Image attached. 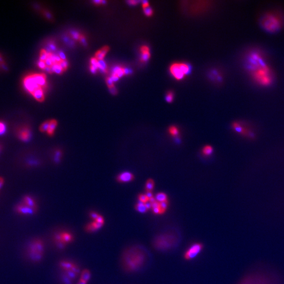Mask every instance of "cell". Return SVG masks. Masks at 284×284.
<instances>
[{
    "instance_id": "6da1fadb",
    "label": "cell",
    "mask_w": 284,
    "mask_h": 284,
    "mask_svg": "<svg viewBox=\"0 0 284 284\" xmlns=\"http://www.w3.org/2000/svg\"><path fill=\"white\" fill-rule=\"evenodd\" d=\"M152 255L145 247L134 245L125 249L121 257V265L124 271L134 273L146 268L152 261Z\"/></svg>"
},
{
    "instance_id": "7a4b0ae2",
    "label": "cell",
    "mask_w": 284,
    "mask_h": 284,
    "mask_svg": "<svg viewBox=\"0 0 284 284\" xmlns=\"http://www.w3.org/2000/svg\"><path fill=\"white\" fill-rule=\"evenodd\" d=\"M182 241L180 231L168 229L160 232L154 237L152 245L155 249L160 252H166L177 248Z\"/></svg>"
},
{
    "instance_id": "3957f363",
    "label": "cell",
    "mask_w": 284,
    "mask_h": 284,
    "mask_svg": "<svg viewBox=\"0 0 284 284\" xmlns=\"http://www.w3.org/2000/svg\"><path fill=\"white\" fill-rule=\"evenodd\" d=\"M46 84V76L44 74H31L23 79L24 87L32 95L38 89H43Z\"/></svg>"
},
{
    "instance_id": "277c9868",
    "label": "cell",
    "mask_w": 284,
    "mask_h": 284,
    "mask_svg": "<svg viewBox=\"0 0 284 284\" xmlns=\"http://www.w3.org/2000/svg\"><path fill=\"white\" fill-rule=\"evenodd\" d=\"M27 252L28 258L32 261H41L45 252V244L41 239H34L28 244Z\"/></svg>"
},
{
    "instance_id": "5b68a950",
    "label": "cell",
    "mask_w": 284,
    "mask_h": 284,
    "mask_svg": "<svg viewBox=\"0 0 284 284\" xmlns=\"http://www.w3.org/2000/svg\"><path fill=\"white\" fill-rule=\"evenodd\" d=\"M261 23L263 28L271 32L276 31L282 26V21L280 18L273 14L265 15L262 18Z\"/></svg>"
},
{
    "instance_id": "8992f818",
    "label": "cell",
    "mask_w": 284,
    "mask_h": 284,
    "mask_svg": "<svg viewBox=\"0 0 284 284\" xmlns=\"http://www.w3.org/2000/svg\"><path fill=\"white\" fill-rule=\"evenodd\" d=\"M74 236L70 231H63L55 234L53 239L58 249H63L67 244L74 241Z\"/></svg>"
},
{
    "instance_id": "52a82bcc",
    "label": "cell",
    "mask_w": 284,
    "mask_h": 284,
    "mask_svg": "<svg viewBox=\"0 0 284 284\" xmlns=\"http://www.w3.org/2000/svg\"><path fill=\"white\" fill-rule=\"evenodd\" d=\"M232 127L235 132L249 139L254 140L256 137L255 131L249 125L239 122H234L232 124Z\"/></svg>"
},
{
    "instance_id": "ba28073f",
    "label": "cell",
    "mask_w": 284,
    "mask_h": 284,
    "mask_svg": "<svg viewBox=\"0 0 284 284\" xmlns=\"http://www.w3.org/2000/svg\"><path fill=\"white\" fill-rule=\"evenodd\" d=\"M190 71V66L187 64L175 63L173 64L170 67V73L178 80L183 79Z\"/></svg>"
},
{
    "instance_id": "9c48e42d",
    "label": "cell",
    "mask_w": 284,
    "mask_h": 284,
    "mask_svg": "<svg viewBox=\"0 0 284 284\" xmlns=\"http://www.w3.org/2000/svg\"><path fill=\"white\" fill-rule=\"evenodd\" d=\"M203 248L204 245L201 243L195 242L192 244L184 252L183 255L184 258L186 261H190L195 258L202 252Z\"/></svg>"
},
{
    "instance_id": "30bf717a",
    "label": "cell",
    "mask_w": 284,
    "mask_h": 284,
    "mask_svg": "<svg viewBox=\"0 0 284 284\" xmlns=\"http://www.w3.org/2000/svg\"><path fill=\"white\" fill-rule=\"evenodd\" d=\"M16 135L19 140L23 142H28L32 136V132L28 126H23L16 131Z\"/></svg>"
},
{
    "instance_id": "8fae6325",
    "label": "cell",
    "mask_w": 284,
    "mask_h": 284,
    "mask_svg": "<svg viewBox=\"0 0 284 284\" xmlns=\"http://www.w3.org/2000/svg\"><path fill=\"white\" fill-rule=\"evenodd\" d=\"M15 211L18 214L24 215H31L36 212V210L33 208H31L24 204L22 203L18 204L15 207Z\"/></svg>"
},
{
    "instance_id": "7c38bea8",
    "label": "cell",
    "mask_w": 284,
    "mask_h": 284,
    "mask_svg": "<svg viewBox=\"0 0 284 284\" xmlns=\"http://www.w3.org/2000/svg\"><path fill=\"white\" fill-rule=\"evenodd\" d=\"M59 266L64 272L71 270H80L77 265L74 264L73 261H62L59 263Z\"/></svg>"
},
{
    "instance_id": "4fadbf2b",
    "label": "cell",
    "mask_w": 284,
    "mask_h": 284,
    "mask_svg": "<svg viewBox=\"0 0 284 284\" xmlns=\"http://www.w3.org/2000/svg\"><path fill=\"white\" fill-rule=\"evenodd\" d=\"M134 176L129 172H124L120 173L117 176L116 180L119 183H128L134 180Z\"/></svg>"
},
{
    "instance_id": "5bb4252c",
    "label": "cell",
    "mask_w": 284,
    "mask_h": 284,
    "mask_svg": "<svg viewBox=\"0 0 284 284\" xmlns=\"http://www.w3.org/2000/svg\"><path fill=\"white\" fill-rule=\"evenodd\" d=\"M104 224H100L96 221H94L93 222L89 223L86 225L85 226V231L87 232H94L99 230L100 228H101Z\"/></svg>"
},
{
    "instance_id": "9a60e30c",
    "label": "cell",
    "mask_w": 284,
    "mask_h": 284,
    "mask_svg": "<svg viewBox=\"0 0 284 284\" xmlns=\"http://www.w3.org/2000/svg\"><path fill=\"white\" fill-rule=\"evenodd\" d=\"M23 203L31 208L37 211V205L36 201L30 196H24L23 199Z\"/></svg>"
},
{
    "instance_id": "2e32d148",
    "label": "cell",
    "mask_w": 284,
    "mask_h": 284,
    "mask_svg": "<svg viewBox=\"0 0 284 284\" xmlns=\"http://www.w3.org/2000/svg\"><path fill=\"white\" fill-rule=\"evenodd\" d=\"M58 126V121L55 119H51L50 120V125L48 127V131L46 132L47 134L50 136H52L54 134V132L55 131L56 127Z\"/></svg>"
},
{
    "instance_id": "e0dca14e",
    "label": "cell",
    "mask_w": 284,
    "mask_h": 284,
    "mask_svg": "<svg viewBox=\"0 0 284 284\" xmlns=\"http://www.w3.org/2000/svg\"><path fill=\"white\" fill-rule=\"evenodd\" d=\"M141 61L143 62L147 61L150 58V49L146 46H143L141 48Z\"/></svg>"
},
{
    "instance_id": "ac0fdd59",
    "label": "cell",
    "mask_w": 284,
    "mask_h": 284,
    "mask_svg": "<svg viewBox=\"0 0 284 284\" xmlns=\"http://www.w3.org/2000/svg\"><path fill=\"white\" fill-rule=\"evenodd\" d=\"M109 50V48L108 46H104L100 50L97 52L95 54V58L97 60H102Z\"/></svg>"
},
{
    "instance_id": "d6986e66",
    "label": "cell",
    "mask_w": 284,
    "mask_h": 284,
    "mask_svg": "<svg viewBox=\"0 0 284 284\" xmlns=\"http://www.w3.org/2000/svg\"><path fill=\"white\" fill-rule=\"evenodd\" d=\"M32 95L38 101L42 102L44 99V95L42 89H38Z\"/></svg>"
},
{
    "instance_id": "ffe728a7",
    "label": "cell",
    "mask_w": 284,
    "mask_h": 284,
    "mask_svg": "<svg viewBox=\"0 0 284 284\" xmlns=\"http://www.w3.org/2000/svg\"><path fill=\"white\" fill-rule=\"evenodd\" d=\"M135 208L136 211L141 213H146L148 210L144 203H142L141 202H138L136 204V205L135 206Z\"/></svg>"
},
{
    "instance_id": "44dd1931",
    "label": "cell",
    "mask_w": 284,
    "mask_h": 284,
    "mask_svg": "<svg viewBox=\"0 0 284 284\" xmlns=\"http://www.w3.org/2000/svg\"><path fill=\"white\" fill-rule=\"evenodd\" d=\"M91 274L90 271H89L88 269H84L82 272L80 279L87 283L91 278Z\"/></svg>"
},
{
    "instance_id": "7402d4cb",
    "label": "cell",
    "mask_w": 284,
    "mask_h": 284,
    "mask_svg": "<svg viewBox=\"0 0 284 284\" xmlns=\"http://www.w3.org/2000/svg\"><path fill=\"white\" fill-rule=\"evenodd\" d=\"M155 199H156V200L159 203H161V202H165V201H167L168 200V197H167V195L165 194V193H157L156 195V197H155Z\"/></svg>"
},
{
    "instance_id": "603a6c76",
    "label": "cell",
    "mask_w": 284,
    "mask_h": 284,
    "mask_svg": "<svg viewBox=\"0 0 284 284\" xmlns=\"http://www.w3.org/2000/svg\"><path fill=\"white\" fill-rule=\"evenodd\" d=\"M213 147L210 145H208L205 146L202 149V153H203V155H205V156L211 155L213 153Z\"/></svg>"
},
{
    "instance_id": "cb8c5ba5",
    "label": "cell",
    "mask_w": 284,
    "mask_h": 284,
    "mask_svg": "<svg viewBox=\"0 0 284 284\" xmlns=\"http://www.w3.org/2000/svg\"><path fill=\"white\" fill-rule=\"evenodd\" d=\"M154 187V182L152 179H148L147 180L146 185H145V189L147 192H151L153 190Z\"/></svg>"
},
{
    "instance_id": "d4e9b609",
    "label": "cell",
    "mask_w": 284,
    "mask_h": 284,
    "mask_svg": "<svg viewBox=\"0 0 284 284\" xmlns=\"http://www.w3.org/2000/svg\"><path fill=\"white\" fill-rule=\"evenodd\" d=\"M49 125H50V121H46L45 122H43L39 127L40 131L42 133H45V132L46 133L48 131Z\"/></svg>"
},
{
    "instance_id": "484cf974",
    "label": "cell",
    "mask_w": 284,
    "mask_h": 284,
    "mask_svg": "<svg viewBox=\"0 0 284 284\" xmlns=\"http://www.w3.org/2000/svg\"><path fill=\"white\" fill-rule=\"evenodd\" d=\"M62 156V152L61 150H56L55 152L54 153V161L56 163H58L60 162V160H61Z\"/></svg>"
},
{
    "instance_id": "4316f807",
    "label": "cell",
    "mask_w": 284,
    "mask_h": 284,
    "mask_svg": "<svg viewBox=\"0 0 284 284\" xmlns=\"http://www.w3.org/2000/svg\"><path fill=\"white\" fill-rule=\"evenodd\" d=\"M125 69L124 68H122V67H116L114 71V73L113 74L114 75H116V76H118L119 77H122L123 75H124V74H125Z\"/></svg>"
},
{
    "instance_id": "83f0119b",
    "label": "cell",
    "mask_w": 284,
    "mask_h": 284,
    "mask_svg": "<svg viewBox=\"0 0 284 284\" xmlns=\"http://www.w3.org/2000/svg\"><path fill=\"white\" fill-rule=\"evenodd\" d=\"M168 132L173 136H176L179 134V131L177 127L175 126H171L168 129Z\"/></svg>"
},
{
    "instance_id": "f1b7e54d",
    "label": "cell",
    "mask_w": 284,
    "mask_h": 284,
    "mask_svg": "<svg viewBox=\"0 0 284 284\" xmlns=\"http://www.w3.org/2000/svg\"><path fill=\"white\" fill-rule=\"evenodd\" d=\"M51 69L52 70V71H54L58 74L62 73L63 71L58 63L53 64V65L51 67Z\"/></svg>"
},
{
    "instance_id": "f546056e",
    "label": "cell",
    "mask_w": 284,
    "mask_h": 284,
    "mask_svg": "<svg viewBox=\"0 0 284 284\" xmlns=\"http://www.w3.org/2000/svg\"><path fill=\"white\" fill-rule=\"evenodd\" d=\"M7 131V126L5 123L0 121V135L5 134Z\"/></svg>"
},
{
    "instance_id": "4dcf8cb0",
    "label": "cell",
    "mask_w": 284,
    "mask_h": 284,
    "mask_svg": "<svg viewBox=\"0 0 284 284\" xmlns=\"http://www.w3.org/2000/svg\"><path fill=\"white\" fill-rule=\"evenodd\" d=\"M168 206V200L167 201H165V202H163L160 203V210H161L162 214H163V213H165V211H166V209H167Z\"/></svg>"
},
{
    "instance_id": "1f68e13d",
    "label": "cell",
    "mask_w": 284,
    "mask_h": 284,
    "mask_svg": "<svg viewBox=\"0 0 284 284\" xmlns=\"http://www.w3.org/2000/svg\"><path fill=\"white\" fill-rule=\"evenodd\" d=\"M98 64H99V68L101 69L102 71L103 72H106L107 71V66L104 61L102 60H98Z\"/></svg>"
},
{
    "instance_id": "d6a6232c",
    "label": "cell",
    "mask_w": 284,
    "mask_h": 284,
    "mask_svg": "<svg viewBox=\"0 0 284 284\" xmlns=\"http://www.w3.org/2000/svg\"><path fill=\"white\" fill-rule=\"evenodd\" d=\"M49 55L46 52V51L45 50H42V51H41V53H40V61H45L48 58Z\"/></svg>"
},
{
    "instance_id": "836d02e7",
    "label": "cell",
    "mask_w": 284,
    "mask_h": 284,
    "mask_svg": "<svg viewBox=\"0 0 284 284\" xmlns=\"http://www.w3.org/2000/svg\"><path fill=\"white\" fill-rule=\"evenodd\" d=\"M138 198L139 202L144 203V204L149 202V199L147 198L146 195H145V194H140L138 196Z\"/></svg>"
},
{
    "instance_id": "e575fe53",
    "label": "cell",
    "mask_w": 284,
    "mask_h": 284,
    "mask_svg": "<svg viewBox=\"0 0 284 284\" xmlns=\"http://www.w3.org/2000/svg\"><path fill=\"white\" fill-rule=\"evenodd\" d=\"M58 64L63 71H65L67 69L68 64L66 60H62L60 63H58Z\"/></svg>"
},
{
    "instance_id": "d590c367",
    "label": "cell",
    "mask_w": 284,
    "mask_h": 284,
    "mask_svg": "<svg viewBox=\"0 0 284 284\" xmlns=\"http://www.w3.org/2000/svg\"><path fill=\"white\" fill-rule=\"evenodd\" d=\"M0 69H5V70L6 69V63L3 58L1 54H0Z\"/></svg>"
},
{
    "instance_id": "8d00e7d4",
    "label": "cell",
    "mask_w": 284,
    "mask_h": 284,
    "mask_svg": "<svg viewBox=\"0 0 284 284\" xmlns=\"http://www.w3.org/2000/svg\"><path fill=\"white\" fill-rule=\"evenodd\" d=\"M45 63L46 64V66H48V67H52V66L53 65V62L52 60L49 56H48V58L45 61H44Z\"/></svg>"
},
{
    "instance_id": "74e56055",
    "label": "cell",
    "mask_w": 284,
    "mask_h": 284,
    "mask_svg": "<svg viewBox=\"0 0 284 284\" xmlns=\"http://www.w3.org/2000/svg\"><path fill=\"white\" fill-rule=\"evenodd\" d=\"M99 215V214L95 212H91V213H89L90 218L92 219H93L94 221L96 220V219L98 217V216Z\"/></svg>"
},
{
    "instance_id": "f35d334b",
    "label": "cell",
    "mask_w": 284,
    "mask_h": 284,
    "mask_svg": "<svg viewBox=\"0 0 284 284\" xmlns=\"http://www.w3.org/2000/svg\"><path fill=\"white\" fill-rule=\"evenodd\" d=\"M173 97L174 96H173L172 92H169L166 95V101L169 102V103L172 102L173 101Z\"/></svg>"
},
{
    "instance_id": "ab89813d",
    "label": "cell",
    "mask_w": 284,
    "mask_h": 284,
    "mask_svg": "<svg viewBox=\"0 0 284 284\" xmlns=\"http://www.w3.org/2000/svg\"><path fill=\"white\" fill-rule=\"evenodd\" d=\"M106 81H107V86H109V88H111V87L114 86V84H113V81L111 79V77H107Z\"/></svg>"
},
{
    "instance_id": "60d3db41",
    "label": "cell",
    "mask_w": 284,
    "mask_h": 284,
    "mask_svg": "<svg viewBox=\"0 0 284 284\" xmlns=\"http://www.w3.org/2000/svg\"><path fill=\"white\" fill-rule=\"evenodd\" d=\"M144 12L145 13V14L147 15V16H151V15L152 14V10L151 8H149L148 7V8L144 9Z\"/></svg>"
},
{
    "instance_id": "b9f144b4",
    "label": "cell",
    "mask_w": 284,
    "mask_h": 284,
    "mask_svg": "<svg viewBox=\"0 0 284 284\" xmlns=\"http://www.w3.org/2000/svg\"><path fill=\"white\" fill-rule=\"evenodd\" d=\"M38 65L41 69L44 70L46 67V64L44 61H40L38 62Z\"/></svg>"
},
{
    "instance_id": "7bdbcfd3",
    "label": "cell",
    "mask_w": 284,
    "mask_h": 284,
    "mask_svg": "<svg viewBox=\"0 0 284 284\" xmlns=\"http://www.w3.org/2000/svg\"><path fill=\"white\" fill-rule=\"evenodd\" d=\"M146 196L147 197V198H148L150 200V198H152L153 197V194L151 192H147L146 194H145Z\"/></svg>"
},
{
    "instance_id": "ee69618b",
    "label": "cell",
    "mask_w": 284,
    "mask_h": 284,
    "mask_svg": "<svg viewBox=\"0 0 284 284\" xmlns=\"http://www.w3.org/2000/svg\"><path fill=\"white\" fill-rule=\"evenodd\" d=\"M109 89L110 91L112 93V94H115L116 93V89H115V86H113L112 87L109 88Z\"/></svg>"
},
{
    "instance_id": "f6af8a7d",
    "label": "cell",
    "mask_w": 284,
    "mask_h": 284,
    "mask_svg": "<svg viewBox=\"0 0 284 284\" xmlns=\"http://www.w3.org/2000/svg\"><path fill=\"white\" fill-rule=\"evenodd\" d=\"M111 79H112V80H113V81L115 82L119 80V77L118 76H116V75L113 74V75H112V77H111Z\"/></svg>"
},
{
    "instance_id": "bcb514c9",
    "label": "cell",
    "mask_w": 284,
    "mask_h": 284,
    "mask_svg": "<svg viewBox=\"0 0 284 284\" xmlns=\"http://www.w3.org/2000/svg\"><path fill=\"white\" fill-rule=\"evenodd\" d=\"M148 5H149V4L147 1H144L143 3V7L144 9H145V8H147L148 7Z\"/></svg>"
},
{
    "instance_id": "7dc6e473",
    "label": "cell",
    "mask_w": 284,
    "mask_h": 284,
    "mask_svg": "<svg viewBox=\"0 0 284 284\" xmlns=\"http://www.w3.org/2000/svg\"><path fill=\"white\" fill-rule=\"evenodd\" d=\"M4 183V180L3 178L0 177V189L2 187Z\"/></svg>"
},
{
    "instance_id": "c3c4849f",
    "label": "cell",
    "mask_w": 284,
    "mask_h": 284,
    "mask_svg": "<svg viewBox=\"0 0 284 284\" xmlns=\"http://www.w3.org/2000/svg\"><path fill=\"white\" fill-rule=\"evenodd\" d=\"M80 40L82 42H83V43H86V41H85V38H84L83 36H81L80 37Z\"/></svg>"
},
{
    "instance_id": "681fc988",
    "label": "cell",
    "mask_w": 284,
    "mask_h": 284,
    "mask_svg": "<svg viewBox=\"0 0 284 284\" xmlns=\"http://www.w3.org/2000/svg\"><path fill=\"white\" fill-rule=\"evenodd\" d=\"M60 57L61 58L62 60H65V58H65V55H64L63 53H60Z\"/></svg>"
},
{
    "instance_id": "f907efd6",
    "label": "cell",
    "mask_w": 284,
    "mask_h": 284,
    "mask_svg": "<svg viewBox=\"0 0 284 284\" xmlns=\"http://www.w3.org/2000/svg\"><path fill=\"white\" fill-rule=\"evenodd\" d=\"M77 284H87V282H84L83 280H82L81 279H80L79 282Z\"/></svg>"
},
{
    "instance_id": "816d5d0a",
    "label": "cell",
    "mask_w": 284,
    "mask_h": 284,
    "mask_svg": "<svg viewBox=\"0 0 284 284\" xmlns=\"http://www.w3.org/2000/svg\"><path fill=\"white\" fill-rule=\"evenodd\" d=\"M129 3L131 4H136V3H138V2H137V1H129Z\"/></svg>"
},
{
    "instance_id": "f5cc1de1",
    "label": "cell",
    "mask_w": 284,
    "mask_h": 284,
    "mask_svg": "<svg viewBox=\"0 0 284 284\" xmlns=\"http://www.w3.org/2000/svg\"><path fill=\"white\" fill-rule=\"evenodd\" d=\"M94 2L95 3H101V1H94Z\"/></svg>"
},
{
    "instance_id": "db71d44e",
    "label": "cell",
    "mask_w": 284,
    "mask_h": 284,
    "mask_svg": "<svg viewBox=\"0 0 284 284\" xmlns=\"http://www.w3.org/2000/svg\"><path fill=\"white\" fill-rule=\"evenodd\" d=\"M1 146H0V150H1Z\"/></svg>"
}]
</instances>
